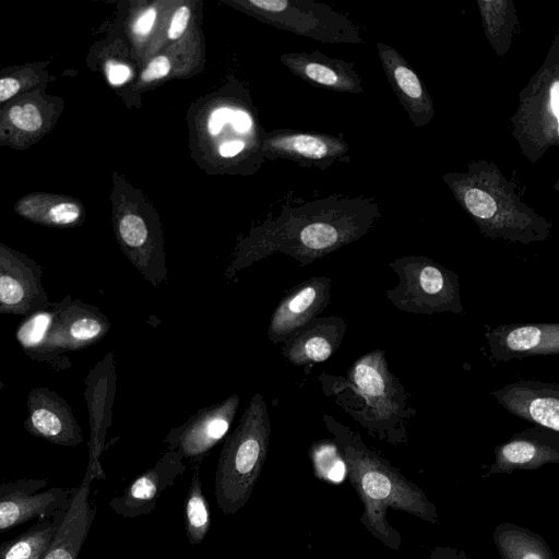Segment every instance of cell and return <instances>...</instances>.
Here are the masks:
<instances>
[{"label": "cell", "instance_id": "cell-26", "mask_svg": "<svg viewBox=\"0 0 559 559\" xmlns=\"http://www.w3.org/2000/svg\"><path fill=\"white\" fill-rule=\"evenodd\" d=\"M8 118L11 126L24 132H36L43 126L40 111L32 103L14 105L8 111Z\"/></svg>", "mask_w": 559, "mask_h": 559}, {"label": "cell", "instance_id": "cell-23", "mask_svg": "<svg viewBox=\"0 0 559 559\" xmlns=\"http://www.w3.org/2000/svg\"><path fill=\"white\" fill-rule=\"evenodd\" d=\"M185 525L187 537L192 545H198L205 538L211 525L210 507L202 490L198 468H193L185 500Z\"/></svg>", "mask_w": 559, "mask_h": 559}, {"label": "cell", "instance_id": "cell-22", "mask_svg": "<svg viewBox=\"0 0 559 559\" xmlns=\"http://www.w3.org/2000/svg\"><path fill=\"white\" fill-rule=\"evenodd\" d=\"M274 145L317 162L341 158L349 150L348 144L340 138L305 133L278 139Z\"/></svg>", "mask_w": 559, "mask_h": 559}, {"label": "cell", "instance_id": "cell-32", "mask_svg": "<svg viewBox=\"0 0 559 559\" xmlns=\"http://www.w3.org/2000/svg\"><path fill=\"white\" fill-rule=\"evenodd\" d=\"M430 559H469L465 551L451 547H436L430 552Z\"/></svg>", "mask_w": 559, "mask_h": 559}, {"label": "cell", "instance_id": "cell-10", "mask_svg": "<svg viewBox=\"0 0 559 559\" xmlns=\"http://www.w3.org/2000/svg\"><path fill=\"white\" fill-rule=\"evenodd\" d=\"M332 278L312 276L294 286L274 309L266 330L269 340L284 343L294 332L318 317L330 304Z\"/></svg>", "mask_w": 559, "mask_h": 559}, {"label": "cell", "instance_id": "cell-8", "mask_svg": "<svg viewBox=\"0 0 559 559\" xmlns=\"http://www.w3.org/2000/svg\"><path fill=\"white\" fill-rule=\"evenodd\" d=\"M239 403V396L233 394L200 409L186 423L169 430L164 439L167 450L179 453L195 468L228 432Z\"/></svg>", "mask_w": 559, "mask_h": 559}, {"label": "cell", "instance_id": "cell-27", "mask_svg": "<svg viewBox=\"0 0 559 559\" xmlns=\"http://www.w3.org/2000/svg\"><path fill=\"white\" fill-rule=\"evenodd\" d=\"M170 71V62L168 58L164 56H159L154 58L144 72L142 73V80L144 82H150L156 79L164 78Z\"/></svg>", "mask_w": 559, "mask_h": 559}, {"label": "cell", "instance_id": "cell-36", "mask_svg": "<svg viewBox=\"0 0 559 559\" xmlns=\"http://www.w3.org/2000/svg\"><path fill=\"white\" fill-rule=\"evenodd\" d=\"M245 147L241 141H229L221 145L219 153L224 157H231L237 155Z\"/></svg>", "mask_w": 559, "mask_h": 559}, {"label": "cell", "instance_id": "cell-11", "mask_svg": "<svg viewBox=\"0 0 559 559\" xmlns=\"http://www.w3.org/2000/svg\"><path fill=\"white\" fill-rule=\"evenodd\" d=\"M109 329L108 318L97 308L74 300L55 311L39 352L81 349L98 342Z\"/></svg>", "mask_w": 559, "mask_h": 559}, {"label": "cell", "instance_id": "cell-14", "mask_svg": "<svg viewBox=\"0 0 559 559\" xmlns=\"http://www.w3.org/2000/svg\"><path fill=\"white\" fill-rule=\"evenodd\" d=\"M559 432L532 427L513 433L495 448V460L487 475L537 469L559 462Z\"/></svg>", "mask_w": 559, "mask_h": 559}, {"label": "cell", "instance_id": "cell-2", "mask_svg": "<svg viewBox=\"0 0 559 559\" xmlns=\"http://www.w3.org/2000/svg\"><path fill=\"white\" fill-rule=\"evenodd\" d=\"M385 350L357 358L345 374L320 373L325 396L332 399L369 437L391 445L408 442V425L417 411L401 380L389 370Z\"/></svg>", "mask_w": 559, "mask_h": 559}, {"label": "cell", "instance_id": "cell-28", "mask_svg": "<svg viewBox=\"0 0 559 559\" xmlns=\"http://www.w3.org/2000/svg\"><path fill=\"white\" fill-rule=\"evenodd\" d=\"M190 17V9L186 5L180 7L175 12L168 29L170 39L179 38L185 32Z\"/></svg>", "mask_w": 559, "mask_h": 559}, {"label": "cell", "instance_id": "cell-24", "mask_svg": "<svg viewBox=\"0 0 559 559\" xmlns=\"http://www.w3.org/2000/svg\"><path fill=\"white\" fill-rule=\"evenodd\" d=\"M20 212L29 219L53 226H69L74 224L81 215V207L71 201H56L45 207L41 205H27Z\"/></svg>", "mask_w": 559, "mask_h": 559}, {"label": "cell", "instance_id": "cell-18", "mask_svg": "<svg viewBox=\"0 0 559 559\" xmlns=\"http://www.w3.org/2000/svg\"><path fill=\"white\" fill-rule=\"evenodd\" d=\"M93 480L85 472L81 484L73 488L63 519L40 559H78L95 516L90 500Z\"/></svg>", "mask_w": 559, "mask_h": 559}, {"label": "cell", "instance_id": "cell-33", "mask_svg": "<svg viewBox=\"0 0 559 559\" xmlns=\"http://www.w3.org/2000/svg\"><path fill=\"white\" fill-rule=\"evenodd\" d=\"M20 82L14 78L0 79V102L9 99L20 90Z\"/></svg>", "mask_w": 559, "mask_h": 559}, {"label": "cell", "instance_id": "cell-20", "mask_svg": "<svg viewBox=\"0 0 559 559\" xmlns=\"http://www.w3.org/2000/svg\"><path fill=\"white\" fill-rule=\"evenodd\" d=\"M492 537L501 559H554L550 547L539 534L518 524H498Z\"/></svg>", "mask_w": 559, "mask_h": 559}, {"label": "cell", "instance_id": "cell-1", "mask_svg": "<svg viewBox=\"0 0 559 559\" xmlns=\"http://www.w3.org/2000/svg\"><path fill=\"white\" fill-rule=\"evenodd\" d=\"M364 511L360 522L379 542L391 550H400L402 536L386 520L392 508L430 524L439 523L438 510L415 483L377 450L369 448L361 436L332 415H323Z\"/></svg>", "mask_w": 559, "mask_h": 559}, {"label": "cell", "instance_id": "cell-25", "mask_svg": "<svg viewBox=\"0 0 559 559\" xmlns=\"http://www.w3.org/2000/svg\"><path fill=\"white\" fill-rule=\"evenodd\" d=\"M55 311L37 312L22 323L16 333V338L25 350L27 349L28 352L29 348H35V346L40 347L53 319Z\"/></svg>", "mask_w": 559, "mask_h": 559}, {"label": "cell", "instance_id": "cell-6", "mask_svg": "<svg viewBox=\"0 0 559 559\" xmlns=\"http://www.w3.org/2000/svg\"><path fill=\"white\" fill-rule=\"evenodd\" d=\"M397 284L385 296L400 311L414 314H465L459 275L425 255H403L388 263Z\"/></svg>", "mask_w": 559, "mask_h": 559}, {"label": "cell", "instance_id": "cell-5", "mask_svg": "<svg viewBox=\"0 0 559 559\" xmlns=\"http://www.w3.org/2000/svg\"><path fill=\"white\" fill-rule=\"evenodd\" d=\"M510 121L511 134L531 164L559 146V29L542 66L521 90Z\"/></svg>", "mask_w": 559, "mask_h": 559}, {"label": "cell", "instance_id": "cell-16", "mask_svg": "<svg viewBox=\"0 0 559 559\" xmlns=\"http://www.w3.org/2000/svg\"><path fill=\"white\" fill-rule=\"evenodd\" d=\"M376 46L384 74L411 123L416 128L427 126L436 109L420 76L394 47L381 41Z\"/></svg>", "mask_w": 559, "mask_h": 559}, {"label": "cell", "instance_id": "cell-19", "mask_svg": "<svg viewBox=\"0 0 559 559\" xmlns=\"http://www.w3.org/2000/svg\"><path fill=\"white\" fill-rule=\"evenodd\" d=\"M485 36L498 57H504L519 25L512 0H477Z\"/></svg>", "mask_w": 559, "mask_h": 559}, {"label": "cell", "instance_id": "cell-34", "mask_svg": "<svg viewBox=\"0 0 559 559\" xmlns=\"http://www.w3.org/2000/svg\"><path fill=\"white\" fill-rule=\"evenodd\" d=\"M250 3L267 12H282L288 2L286 0H251Z\"/></svg>", "mask_w": 559, "mask_h": 559}, {"label": "cell", "instance_id": "cell-7", "mask_svg": "<svg viewBox=\"0 0 559 559\" xmlns=\"http://www.w3.org/2000/svg\"><path fill=\"white\" fill-rule=\"evenodd\" d=\"M47 486L46 478H19L0 484V534L68 508L73 488Z\"/></svg>", "mask_w": 559, "mask_h": 559}, {"label": "cell", "instance_id": "cell-21", "mask_svg": "<svg viewBox=\"0 0 559 559\" xmlns=\"http://www.w3.org/2000/svg\"><path fill=\"white\" fill-rule=\"evenodd\" d=\"M66 510L36 521L20 535L1 543L0 559H40L61 523Z\"/></svg>", "mask_w": 559, "mask_h": 559}, {"label": "cell", "instance_id": "cell-9", "mask_svg": "<svg viewBox=\"0 0 559 559\" xmlns=\"http://www.w3.org/2000/svg\"><path fill=\"white\" fill-rule=\"evenodd\" d=\"M485 338L490 358L496 362L559 354L558 322H516L486 326Z\"/></svg>", "mask_w": 559, "mask_h": 559}, {"label": "cell", "instance_id": "cell-13", "mask_svg": "<svg viewBox=\"0 0 559 559\" xmlns=\"http://www.w3.org/2000/svg\"><path fill=\"white\" fill-rule=\"evenodd\" d=\"M510 414L535 427L559 432V384L519 380L490 392Z\"/></svg>", "mask_w": 559, "mask_h": 559}, {"label": "cell", "instance_id": "cell-4", "mask_svg": "<svg viewBox=\"0 0 559 559\" xmlns=\"http://www.w3.org/2000/svg\"><path fill=\"white\" fill-rule=\"evenodd\" d=\"M270 432L267 404L255 393L218 457L214 495L225 515H235L249 501L266 460Z\"/></svg>", "mask_w": 559, "mask_h": 559}, {"label": "cell", "instance_id": "cell-15", "mask_svg": "<svg viewBox=\"0 0 559 559\" xmlns=\"http://www.w3.org/2000/svg\"><path fill=\"white\" fill-rule=\"evenodd\" d=\"M27 414L24 426L31 435L57 445L82 443V429L70 405L48 388H36L29 392Z\"/></svg>", "mask_w": 559, "mask_h": 559}, {"label": "cell", "instance_id": "cell-12", "mask_svg": "<svg viewBox=\"0 0 559 559\" xmlns=\"http://www.w3.org/2000/svg\"><path fill=\"white\" fill-rule=\"evenodd\" d=\"M186 468L182 456L167 450L154 466L139 475L120 495L109 501L110 509L127 519L151 513L157 499L175 484Z\"/></svg>", "mask_w": 559, "mask_h": 559}, {"label": "cell", "instance_id": "cell-35", "mask_svg": "<svg viewBox=\"0 0 559 559\" xmlns=\"http://www.w3.org/2000/svg\"><path fill=\"white\" fill-rule=\"evenodd\" d=\"M231 124L238 132H247L252 124L250 116L241 110H234Z\"/></svg>", "mask_w": 559, "mask_h": 559}, {"label": "cell", "instance_id": "cell-3", "mask_svg": "<svg viewBox=\"0 0 559 559\" xmlns=\"http://www.w3.org/2000/svg\"><path fill=\"white\" fill-rule=\"evenodd\" d=\"M442 180L483 236L521 245L550 237L552 223L521 199L493 162L474 160L466 171L444 173Z\"/></svg>", "mask_w": 559, "mask_h": 559}, {"label": "cell", "instance_id": "cell-30", "mask_svg": "<svg viewBox=\"0 0 559 559\" xmlns=\"http://www.w3.org/2000/svg\"><path fill=\"white\" fill-rule=\"evenodd\" d=\"M108 81L114 85L124 83L130 78V69L121 63L108 62L106 66Z\"/></svg>", "mask_w": 559, "mask_h": 559}, {"label": "cell", "instance_id": "cell-31", "mask_svg": "<svg viewBox=\"0 0 559 559\" xmlns=\"http://www.w3.org/2000/svg\"><path fill=\"white\" fill-rule=\"evenodd\" d=\"M156 19V10L154 8L147 9L140 15L135 23V32L139 35H146L152 29Z\"/></svg>", "mask_w": 559, "mask_h": 559}, {"label": "cell", "instance_id": "cell-37", "mask_svg": "<svg viewBox=\"0 0 559 559\" xmlns=\"http://www.w3.org/2000/svg\"><path fill=\"white\" fill-rule=\"evenodd\" d=\"M3 385H4L3 382L0 381V390L3 388Z\"/></svg>", "mask_w": 559, "mask_h": 559}, {"label": "cell", "instance_id": "cell-17", "mask_svg": "<svg viewBox=\"0 0 559 559\" xmlns=\"http://www.w3.org/2000/svg\"><path fill=\"white\" fill-rule=\"evenodd\" d=\"M346 330L341 317H316L282 343L281 353L294 366L323 362L340 348Z\"/></svg>", "mask_w": 559, "mask_h": 559}, {"label": "cell", "instance_id": "cell-29", "mask_svg": "<svg viewBox=\"0 0 559 559\" xmlns=\"http://www.w3.org/2000/svg\"><path fill=\"white\" fill-rule=\"evenodd\" d=\"M234 110L230 108L216 109L209 119V131L211 134H217L221 129L231 121Z\"/></svg>", "mask_w": 559, "mask_h": 559}]
</instances>
